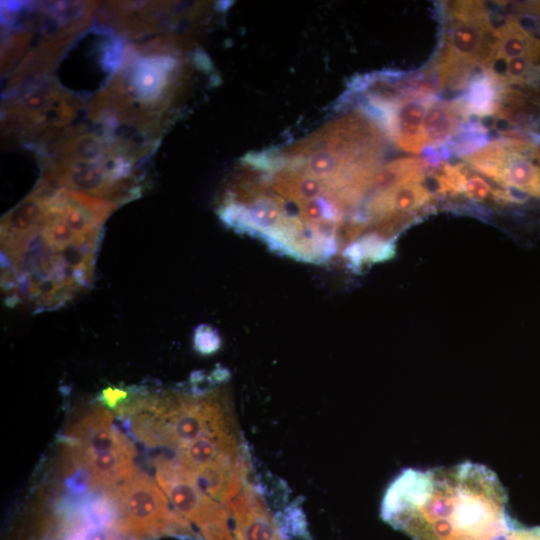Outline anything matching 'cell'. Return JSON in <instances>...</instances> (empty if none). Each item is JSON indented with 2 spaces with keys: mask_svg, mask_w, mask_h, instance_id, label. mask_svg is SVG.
Here are the masks:
<instances>
[{
  "mask_svg": "<svg viewBox=\"0 0 540 540\" xmlns=\"http://www.w3.org/2000/svg\"><path fill=\"white\" fill-rule=\"evenodd\" d=\"M41 181L86 193L117 206L139 197L145 188L143 160L119 139L83 127L66 130L48 144Z\"/></svg>",
  "mask_w": 540,
  "mask_h": 540,
  "instance_id": "obj_4",
  "label": "cell"
},
{
  "mask_svg": "<svg viewBox=\"0 0 540 540\" xmlns=\"http://www.w3.org/2000/svg\"><path fill=\"white\" fill-rule=\"evenodd\" d=\"M392 142L366 116L335 110L291 142L252 152L244 198L271 250L299 261H335L371 234L370 206Z\"/></svg>",
  "mask_w": 540,
  "mask_h": 540,
  "instance_id": "obj_1",
  "label": "cell"
},
{
  "mask_svg": "<svg viewBox=\"0 0 540 540\" xmlns=\"http://www.w3.org/2000/svg\"><path fill=\"white\" fill-rule=\"evenodd\" d=\"M468 120L453 100L436 98L429 105L423 122L427 147L447 148Z\"/></svg>",
  "mask_w": 540,
  "mask_h": 540,
  "instance_id": "obj_8",
  "label": "cell"
},
{
  "mask_svg": "<svg viewBox=\"0 0 540 540\" xmlns=\"http://www.w3.org/2000/svg\"><path fill=\"white\" fill-rule=\"evenodd\" d=\"M194 347L201 354H212L220 347V337L212 327L201 325L195 330Z\"/></svg>",
  "mask_w": 540,
  "mask_h": 540,
  "instance_id": "obj_10",
  "label": "cell"
},
{
  "mask_svg": "<svg viewBox=\"0 0 540 540\" xmlns=\"http://www.w3.org/2000/svg\"><path fill=\"white\" fill-rule=\"evenodd\" d=\"M506 503L494 472L465 462L404 470L389 486L381 514L414 540H540V528L520 527Z\"/></svg>",
  "mask_w": 540,
  "mask_h": 540,
  "instance_id": "obj_3",
  "label": "cell"
},
{
  "mask_svg": "<svg viewBox=\"0 0 540 540\" xmlns=\"http://www.w3.org/2000/svg\"><path fill=\"white\" fill-rule=\"evenodd\" d=\"M493 182L487 178L477 175L470 167L467 173L462 196L473 203L486 201L492 202Z\"/></svg>",
  "mask_w": 540,
  "mask_h": 540,
  "instance_id": "obj_9",
  "label": "cell"
},
{
  "mask_svg": "<svg viewBox=\"0 0 540 540\" xmlns=\"http://www.w3.org/2000/svg\"><path fill=\"white\" fill-rule=\"evenodd\" d=\"M523 140L502 136L463 160L495 184L540 202V134Z\"/></svg>",
  "mask_w": 540,
  "mask_h": 540,
  "instance_id": "obj_7",
  "label": "cell"
},
{
  "mask_svg": "<svg viewBox=\"0 0 540 540\" xmlns=\"http://www.w3.org/2000/svg\"><path fill=\"white\" fill-rule=\"evenodd\" d=\"M13 90L4 103V126L34 145L59 138L81 108L76 94L46 76Z\"/></svg>",
  "mask_w": 540,
  "mask_h": 540,
  "instance_id": "obj_5",
  "label": "cell"
},
{
  "mask_svg": "<svg viewBox=\"0 0 540 540\" xmlns=\"http://www.w3.org/2000/svg\"><path fill=\"white\" fill-rule=\"evenodd\" d=\"M118 206L42 181L1 221V286L10 307L55 310L87 290L103 227Z\"/></svg>",
  "mask_w": 540,
  "mask_h": 540,
  "instance_id": "obj_2",
  "label": "cell"
},
{
  "mask_svg": "<svg viewBox=\"0 0 540 540\" xmlns=\"http://www.w3.org/2000/svg\"><path fill=\"white\" fill-rule=\"evenodd\" d=\"M107 492L119 510V530L135 539L173 536L199 537L191 524L169 509L167 498L143 474L132 475Z\"/></svg>",
  "mask_w": 540,
  "mask_h": 540,
  "instance_id": "obj_6",
  "label": "cell"
},
{
  "mask_svg": "<svg viewBox=\"0 0 540 540\" xmlns=\"http://www.w3.org/2000/svg\"><path fill=\"white\" fill-rule=\"evenodd\" d=\"M128 389L119 387H107L102 390L98 400L100 403L109 408H117L129 397Z\"/></svg>",
  "mask_w": 540,
  "mask_h": 540,
  "instance_id": "obj_11",
  "label": "cell"
}]
</instances>
